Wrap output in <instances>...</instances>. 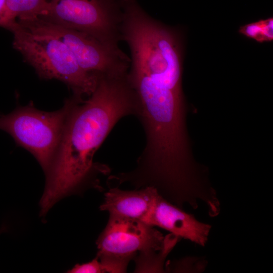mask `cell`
Returning a JSON list of instances; mask_svg holds the SVG:
<instances>
[{
	"label": "cell",
	"instance_id": "6da1fadb",
	"mask_svg": "<svg viewBox=\"0 0 273 273\" xmlns=\"http://www.w3.org/2000/svg\"><path fill=\"white\" fill-rule=\"evenodd\" d=\"M60 144L46 174L40 201L45 215L61 199L79 192L92 174L94 156L117 122L136 116L139 100L127 77L100 74L97 85L87 99L73 96Z\"/></svg>",
	"mask_w": 273,
	"mask_h": 273
},
{
	"label": "cell",
	"instance_id": "7a4b0ae2",
	"mask_svg": "<svg viewBox=\"0 0 273 273\" xmlns=\"http://www.w3.org/2000/svg\"><path fill=\"white\" fill-rule=\"evenodd\" d=\"M177 236L162 234L141 221L110 215L96 241L97 258L106 272H125L131 260L135 272H160Z\"/></svg>",
	"mask_w": 273,
	"mask_h": 273
},
{
	"label": "cell",
	"instance_id": "3957f363",
	"mask_svg": "<svg viewBox=\"0 0 273 273\" xmlns=\"http://www.w3.org/2000/svg\"><path fill=\"white\" fill-rule=\"evenodd\" d=\"M7 29L13 34V44L38 76L63 82L73 96L84 98L95 90L99 74L88 72L78 65L67 46L51 34L29 29L17 21Z\"/></svg>",
	"mask_w": 273,
	"mask_h": 273
},
{
	"label": "cell",
	"instance_id": "277c9868",
	"mask_svg": "<svg viewBox=\"0 0 273 273\" xmlns=\"http://www.w3.org/2000/svg\"><path fill=\"white\" fill-rule=\"evenodd\" d=\"M39 19L96 38L109 48L122 51L121 0H49Z\"/></svg>",
	"mask_w": 273,
	"mask_h": 273
},
{
	"label": "cell",
	"instance_id": "5b68a950",
	"mask_svg": "<svg viewBox=\"0 0 273 273\" xmlns=\"http://www.w3.org/2000/svg\"><path fill=\"white\" fill-rule=\"evenodd\" d=\"M72 103V97L61 109L54 112L41 111L31 105L17 108L0 116V129L30 152L46 174L57 151Z\"/></svg>",
	"mask_w": 273,
	"mask_h": 273
},
{
	"label": "cell",
	"instance_id": "8992f818",
	"mask_svg": "<svg viewBox=\"0 0 273 273\" xmlns=\"http://www.w3.org/2000/svg\"><path fill=\"white\" fill-rule=\"evenodd\" d=\"M31 30L57 37L68 48L84 70L100 74L118 75L128 72L130 58L123 51L116 52L93 36L44 21L38 18L18 21Z\"/></svg>",
	"mask_w": 273,
	"mask_h": 273
},
{
	"label": "cell",
	"instance_id": "52a82bcc",
	"mask_svg": "<svg viewBox=\"0 0 273 273\" xmlns=\"http://www.w3.org/2000/svg\"><path fill=\"white\" fill-rule=\"evenodd\" d=\"M148 224L201 246L207 243L211 229V225L200 221L193 214L185 212L160 194Z\"/></svg>",
	"mask_w": 273,
	"mask_h": 273
},
{
	"label": "cell",
	"instance_id": "ba28073f",
	"mask_svg": "<svg viewBox=\"0 0 273 273\" xmlns=\"http://www.w3.org/2000/svg\"><path fill=\"white\" fill-rule=\"evenodd\" d=\"M159 195L153 187L122 190L111 187L105 194L100 209L110 215L135 219L148 224Z\"/></svg>",
	"mask_w": 273,
	"mask_h": 273
},
{
	"label": "cell",
	"instance_id": "9c48e42d",
	"mask_svg": "<svg viewBox=\"0 0 273 273\" xmlns=\"http://www.w3.org/2000/svg\"><path fill=\"white\" fill-rule=\"evenodd\" d=\"M49 0H6L0 15V26L8 28L16 20L28 21L38 18Z\"/></svg>",
	"mask_w": 273,
	"mask_h": 273
},
{
	"label": "cell",
	"instance_id": "30bf717a",
	"mask_svg": "<svg viewBox=\"0 0 273 273\" xmlns=\"http://www.w3.org/2000/svg\"><path fill=\"white\" fill-rule=\"evenodd\" d=\"M239 32L260 43L270 41L273 39V18L262 19L242 26Z\"/></svg>",
	"mask_w": 273,
	"mask_h": 273
},
{
	"label": "cell",
	"instance_id": "8fae6325",
	"mask_svg": "<svg viewBox=\"0 0 273 273\" xmlns=\"http://www.w3.org/2000/svg\"><path fill=\"white\" fill-rule=\"evenodd\" d=\"M67 272L70 273L106 272L103 265L97 257L88 262L81 264H77Z\"/></svg>",
	"mask_w": 273,
	"mask_h": 273
},
{
	"label": "cell",
	"instance_id": "7c38bea8",
	"mask_svg": "<svg viewBox=\"0 0 273 273\" xmlns=\"http://www.w3.org/2000/svg\"><path fill=\"white\" fill-rule=\"evenodd\" d=\"M6 0H0V15L4 8Z\"/></svg>",
	"mask_w": 273,
	"mask_h": 273
},
{
	"label": "cell",
	"instance_id": "4fadbf2b",
	"mask_svg": "<svg viewBox=\"0 0 273 273\" xmlns=\"http://www.w3.org/2000/svg\"><path fill=\"white\" fill-rule=\"evenodd\" d=\"M5 230H6V228L4 226H3L0 229V233L3 232Z\"/></svg>",
	"mask_w": 273,
	"mask_h": 273
}]
</instances>
